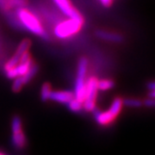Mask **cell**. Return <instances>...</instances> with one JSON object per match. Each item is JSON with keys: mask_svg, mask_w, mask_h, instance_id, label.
Here are the masks:
<instances>
[{"mask_svg": "<svg viewBox=\"0 0 155 155\" xmlns=\"http://www.w3.org/2000/svg\"><path fill=\"white\" fill-rule=\"evenodd\" d=\"M16 14H17L19 22H21V24L23 25V27L26 29H28V31H30L34 35H38L41 38H48V35L43 28L41 21L32 12H30L24 7V8H20V9L16 10Z\"/></svg>", "mask_w": 155, "mask_h": 155, "instance_id": "6da1fadb", "label": "cell"}, {"mask_svg": "<svg viewBox=\"0 0 155 155\" xmlns=\"http://www.w3.org/2000/svg\"><path fill=\"white\" fill-rule=\"evenodd\" d=\"M84 21L83 17H68L66 21L57 24L54 28V35L58 38L67 39L77 35L83 27Z\"/></svg>", "mask_w": 155, "mask_h": 155, "instance_id": "7a4b0ae2", "label": "cell"}, {"mask_svg": "<svg viewBox=\"0 0 155 155\" xmlns=\"http://www.w3.org/2000/svg\"><path fill=\"white\" fill-rule=\"evenodd\" d=\"M87 67H88V61L86 58L82 57L78 61L77 78H76V84H75V91H74V98L78 100L82 104L85 99V96H86L85 77L87 73Z\"/></svg>", "mask_w": 155, "mask_h": 155, "instance_id": "3957f363", "label": "cell"}, {"mask_svg": "<svg viewBox=\"0 0 155 155\" xmlns=\"http://www.w3.org/2000/svg\"><path fill=\"white\" fill-rule=\"evenodd\" d=\"M97 78L91 77L86 82V96L83 103V108L84 110L94 111L96 110V100L97 96Z\"/></svg>", "mask_w": 155, "mask_h": 155, "instance_id": "277c9868", "label": "cell"}, {"mask_svg": "<svg viewBox=\"0 0 155 155\" xmlns=\"http://www.w3.org/2000/svg\"><path fill=\"white\" fill-rule=\"evenodd\" d=\"M12 143L17 149H22L26 146V137L22 132V121L19 116H14L11 122Z\"/></svg>", "mask_w": 155, "mask_h": 155, "instance_id": "5b68a950", "label": "cell"}, {"mask_svg": "<svg viewBox=\"0 0 155 155\" xmlns=\"http://www.w3.org/2000/svg\"><path fill=\"white\" fill-rule=\"evenodd\" d=\"M55 5L61 10L64 15L68 17H82L81 14L74 8L70 0H54Z\"/></svg>", "mask_w": 155, "mask_h": 155, "instance_id": "8992f818", "label": "cell"}, {"mask_svg": "<svg viewBox=\"0 0 155 155\" xmlns=\"http://www.w3.org/2000/svg\"><path fill=\"white\" fill-rule=\"evenodd\" d=\"M28 0H0V10L5 13L28 5Z\"/></svg>", "mask_w": 155, "mask_h": 155, "instance_id": "52a82bcc", "label": "cell"}, {"mask_svg": "<svg viewBox=\"0 0 155 155\" xmlns=\"http://www.w3.org/2000/svg\"><path fill=\"white\" fill-rule=\"evenodd\" d=\"M73 97H74V93L70 91H52L49 99L57 103L67 104Z\"/></svg>", "mask_w": 155, "mask_h": 155, "instance_id": "ba28073f", "label": "cell"}, {"mask_svg": "<svg viewBox=\"0 0 155 155\" xmlns=\"http://www.w3.org/2000/svg\"><path fill=\"white\" fill-rule=\"evenodd\" d=\"M95 118L97 123L102 126L109 125L116 119V117L111 114L110 110L104 111V112H100V111L95 112Z\"/></svg>", "mask_w": 155, "mask_h": 155, "instance_id": "9c48e42d", "label": "cell"}, {"mask_svg": "<svg viewBox=\"0 0 155 155\" xmlns=\"http://www.w3.org/2000/svg\"><path fill=\"white\" fill-rule=\"evenodd\" d=\"M96 35L97 37L105 40L108 41H113V42H121L122 41V35L119 34L114 33V32H110V31H105V30H97L96 32Z\"/></svg>", "mask_w": 155, "mask_h": 155, "instance_id": "30bf717a", "label": "cell"}, {"mask_svg": "<svg viewBox=\"0 0 155 155\" xmlns=\"http://www.w3.org/2000/svg\"><path fill=\"white\" fill-rule=\"evenodd\" d=\"M38 66L37 65H35V64H32V66L30 67V68L28 69V71L24 75H22V76H20V77H18L20 78V80H21V82L22 83V84L24 85V84H26L27 83H28L34 77H35V75L36 74V72H38Z\"/></svg>", "mask_w": 155, "mask_h": 155, "instance_id": "8fae6325", "label": "cell"}, {"mask_svg": "<svg viewBox=\"0 0 155 155\" xmlns=\"http://www.w3.org/2000/svg\"><path fill=\"white\" fill-rule=\"evenodd\" d=\"M122 105H123V100L121 97H116L113 101V103H112L109 110L116 118L118 116V115L121 113Z\"/></svg>", "mask_w": 155, "mask_h": 155, "instance_id": "7c38bea8", "label": "cell"}, {"mask_svg": "<svg viewBox=\"0 0 155 155\" xmlns=\"http://www.w3.org/2000/svg\"><path fill=\"white\" fill-rule=\"evenodd\" d=\"M30 46H31L30 40L29 39H24L23 41H22V42L19 44L17 49V52L15 54L19 56V57H21L22 54H24L26 52H28V49H29Z\"/></svg>", "mask_w": 155, "mask_h": 155, "instance_id": "4fadbf2b", "label": "cell"}, {"mask_svg": "<svg viewBox=\"0 0 155 155\" xmlns=\"http://www.w3.org/2000/svg\"><path fill=\"white\" fill-rule=\"evenodd\" d=\"M115 84L110 79H101L97 81V88L100 91H108L114 87Z\"/></svg>", "mask_w": 155, "mask_h": 155, "instance_id": "5bb4252c", "label": "cell"}, {"mask_svg": "<svg viewBox=\"0 0 155 155\" xmlns=\"http://www.w3.org/2000/svg\"><path fill=\"white\" fill-rule=\"evenodd\" d=\"M52 92V87L49 83H44L42 87H41V98L42 101H48L49 100L50 94Z\"/></svg>", "mask_w": 155, "mask_h": 155, "instance_id": "9a60e30c", "label": "cell"}, {"mask_svg": "<svg viewBox=\"0 0 155 155\" xmlns=\"http://www.w3.org/2000/svg\"><path fill=\"white\" fill-rule=\"evenodd\" d=\"M68 108L70 110L73 111V112H80L83 109V104L81 102H79L78 100L76 98H72L68 104Z\"/></svg>", "mask_w": 155, "mask_h": 155, "instance_id": "2e32d148", "label": "cell"}, {"mask_svg": "<svg viewBox=\"0 0 155 155\" xmlns=\"http://www.w3.org/2000/svg\"><path fill=\"white\" fill-rule=\"evenodd\" d=\"M19 61H20V57L15 54L5 64V72L8 71V70H10V69H11V68H14L15 67H17V65L19 64Z\"/></svg>", "mask_w": 155, "mask_h": 155, "instance_id": "e0dca14e", "label": "cell"}, {"mask_svg": "<svg viewBox=\"0 0 155 155\" xmlns=\"http://www.w3.org/2000/svg\"><path fill=\"white\" fill-rule=\"evenodd\" d=\"M123 104L129 106V107H133V108H137L141 106L142 103L141 101L139 99H135V98H127V99L123 101Z\"/></svg>", "mask_w": 155, "mask_h": 155, "instance_id": "ac0fdd59", "label": "cell"}, {"mask_svg": "<svg viewBox=\"0 0 155 155\" xmlns=\"http://www.w3.org/2000/svg\"><path fill=\"white\" fill-rule=\"evenodd\" d=\"M144 104L147 107H153L154 106V99L153 98H148V99L145 100Z\"/></svg>", "mask_w": 155, "mask_h": 155, "instance_id": "d6986e66", "label": "cell"}, {"mask_svg": "<svg viewBox=\"0 0 155 155\" xmlns=\"http://www.w3.org/2000/svg\"><path fill=\"white\" fill-rule=\"evenodd\" d=\"M104 7H110L113 4V0H99Z\"/></svg>", "mask_w": 155, "mask_h": 155, "instance_id": "ffe728a7", "label": "cell"}, {"mask_svg": "<svg viewBox=\"0 0 155 155\" xmlns=\"http://www.w3.org/2000/svg\"><path fill=\"white\" fill-rule=\"evenodd\" d=\"M149 97H150V98H154V97H155L154 90H151V92H150Z\"/></svg>", "mask_w": 155, "mask_h": 155, "instance_id": "44dd1931", "label": "cell"}, {"mask_svg": "<svg viewBox=\"0 0 155 155\" xmlns=\"http://www.w3.org/2000/svg\"><path fill=\"white\" fill-rule=\"evenodd\" d=\"M148 87L150 88V90H154V83L153 82H151L148 85Z\"/></svg>", "mask_w": 155, "mask_h": 155, "instance_id": "7402d4cb", "label": "cell"}, {"mask_svg": "<svg viewBox=\"0 0 155 155\" xmlns=\"http://www.w3.org/2000/svg\"><path fill=\"white\" fill-rule=\"evenodd\" d=\"M0 155H6L5 153H1V152H0Z\"/></svg>", "mask_w": 155, "mask_h": 155, "instance_id": "603a6c76", "label": "cell"}]
</instances>
